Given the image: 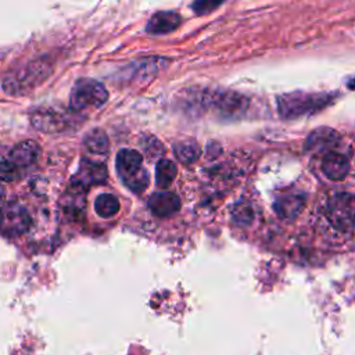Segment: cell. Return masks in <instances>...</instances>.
Wrapping results in <instances>:
<instances>
[{
    "label": "cell",
    "mask_w": 355,
    "mask_h": 355,
    "mask_svg": "<svg viewBox=\"0 0 355 355\" xmlns=\"http://www.w3.org/2000/svg\"><path fill=\"white\" fill-rule=\"evenodd\" d=\"M338 141V135L330 128H319L313 130L308 140H306V148H326L331 147Z\"/></svg>",
    "instance_id": "9a60e30c"
},
{
    "label": "cell",
    "mask_w": 355,
    "mask_h": 355,
    "mask_svg": "<svg viewBox=\"0 0 355 355\" xmlns=\"http://www.w3.org/2000/svg\"><path fill=\"white\" fill-rule=\"evenodd\" d=\"M225 0H194L191 8L197 15L209 14L216 10Z\"/></svg>",
    "instance_id": "7402d4cb"
},
{
    "label": "cell",
    "mask_w": 355,
    "mask_h": 355,
    "mask_svg": "<svg viewBox=\"0 0 355 355\" xmlns=\"http://www.w3.org/2000/svg\"><path fill=\"white\" fill-rule=\"evenodd\" d=\"M173 151L176 154V157L186 164H190L193 161H196L200 155V148L197 146L196 141L191 140H184V141H179L175 144Z\"/></svg>",
    "instance_id": "ffe728a7"
},
{
    "label": "cell",
    "mask_w": 355,
    "mask_h": 355,
    "mask_svg": "<svg viewBox=\"0 0 355 355\" xmlns=\"http://www.w3.org/2000/svg\"><path fill=\"white\" fill-rule=\"evenodd\" d=\"M49 73L50 67L46 62L35 61L8 75L3 82V87L10 94H21L37 86Z\"/></svg>",
    "instance_id": "277c9868"
},
{
    "label": "cell",
    "mask_w": 355,
    "mask_h": 355,
    "mask_svg": "<svg viewBox=\"0 0 355 355\" xmlns=\"http://www.w3.org/2000/svg\"><path fill=\"white\" fill-rule=\"evenodd\" d=\"M150 211L159 218H166L176 214L180 209V200L176 194L171 191L154 193L148 198Z\"/></svg>",
    "instance_id": "30bf717a"
},
{
    "label": "cell",
    "mask_w": 355,
    "mask_h": 355,
    "mask_svg": "<svg viewBox=\"0 0 355 355\" xmlns=\"http://www.w3.org/2000/svg\"><path fill=\"white\" fill-rule=\"evenodd\" d=\"M32 219L26 208L18 202H6L0 207V234L18 237L31 227Z\"/></svg>",
    "instance_id": "8992f818"
},
{
    "label": "cell",
    "mask_w": 355,
    "mask_h": 355,
    "mask_svg": "<svg viewBox=\"0 0 355 355\" xmlns=\"http://www.w3.org/2000/svg\"><path fill=\"white\" fill-rule=\"evenodd\" d=\"M10 154L14 164L21 171L28 166H32L37 161L40 154V147L33 140H24L15 144L12 148H10Z\"/></svg>",
    "instance_id": "7c38bea8"
},
{
    "label": "cell",
    "mask_w": 355,
    "mask_h": 355,
    "mask_svg": "<svg viewBox=\"0 0 355 355\" xmlns=\"http://www.w3.org/2000/svg\"><path fill=\"white\" fill-rule=\"evenodd\" d=\"M83 144L90 153L103 154L108 150V137L101 129H93L85 136Z\"/></svg>",
    "instance_id": "d6986e66"
},
{
    "label": "cell",
    "mask_w": 355,
    "mask_h": 355,
    "mask_svg": "<svg viewBox=\"0 0 355 355\" xmlns=\"http://www.w3.org/2000/svg\"><path fill=\"white\" fill-rule=\"evenodd\" d=\"M176 165L169 159H159L155 166V180L162 189H166L176 178Z\"/></svg>",
    "instance_id": "ac0fdd59"
},
{
    "label": "cell",
    "mask_w": 355,
    "mask_h": 355,
    "mask_svg": "<svg viewBox=\"0 0 355 355\" xmlns=\"http://www.w3.org/2000/svg\"><path fill=\"white\" fill-rule=\"evenodd\" d=\"M19 169L14 164L10 148L6 146H0V180L11 182L19 176Z\"/></svg>",
    "instance_id": "e0dca14e"
},
{
    "label": "cell",
    "mask_w": 355,
    "mask_h": 355,
    "mask_svg": "<svg viewBox=\"0 0 355 355\" xmlns=\"http://www.w3.org/2000/svg\"><path fill=\"white\" fill-rule=\"evenodd\" d=\"M348 87H349V89H352V90H355V78H354L352 80H349V82H348Z\"/></svg>",
    "instance_id": "cb8c5ba5"
},
{
    "label": "cell",
    "mask_w": 355,
    "mask_h": 355,
    "mask_svg": "<svg viewBox=\"0 0 355 355\" xmlns=\"http://www.w3.org/2000/svg\"><path fill=\"white\" fill-rule=\"evenodd\" d=\"M302 208H304V198L295 194L282 196L273 204L275 212L283 219L295 218L302 211Z\"/></svg>",
    "instance_id": "5bb4252c"
},
{
    "label": "cell",
    "mask_w": 355,
    "mask_h": 355,
    "mask_svg": "<svg viewBox=\"0 0 355 355\" xmlns=\"http://www.w3.org/2000/svg\"><path fill=\"white\" fill-rule=\"evenodd\" d=\"M32 125L43 132H58L65 128V116L53 108H37L31 115Z\"/></svg>",
    "instance_id": "9c48e42d"
},
{
    "label": "cell",
    "mask_w": 355,
    "mask_h": 355,
    "mask_svg": "<svg viewBox=\"0 0 355 355\" xmlns=\"http://www.w3.org/2000/svg\"><path fill=\"white\" fill-rule=\"evenodd\" d=\"M182 24V18L175 11L155 12L147 22L146 31L151 35H165L176 31Z\"/></svg>",
    "instance_id": "8fae6325"
},
{
    "label": "cell",
    "mask_w": 355,
    "mask_h": 355,
    "mask_svg": "<svg viewBox=\"0 0 355 355\" xmlns=\"http://www.w3.org/2000/svg\"><path fill=\"white\" fill-rule=\"evenodd\" d=\"M232 215H233V219L236 223L239 225H248L251 220H252V209L248 204H244V202H239L234 205L233 211H232Z\"/></svg>",
    "instance_id": "44dd1931"
},
{
    "label": "cell",
    "mask_w": 355,
    "mask_h": 355,
    "mask_svg": "<svg viewBox=\"0 0 355 355\" xmlns=\"http://www.w3.org/2000/svg\"><path fill=\"white\" fill-rule=\"evenodd\" d=\"M108 98V92L103 83L83 78L79 79L69 94V105L73 111H82L87 108H97L103 105Z\"/></svg>",
    "instance_id": "5b68a950"
},
{
    "label": "cell",
    "mask_w": 355,
    "mask_h": 355,
    "mask_svg": "<svg viewBox=\"0 0 355 355\" xmlns=\"http://www.w3.org/2000/svg\"><path fill=\"white\" fill-rule=\"evenodd\" d=\"M331 100L333 96L327 93L294 92L277 97V110L283 118H298L324 108Z\"/></svg>",
    "instance_id": "6da1fadb"
},
{
    "label": "cell",
    "mask_w": 355,
    "mask_h": 355,
    "mask_svg": "<svg viewBox=\"0 0 355 355\" xmlns=\"http://www.w3.org/2000/svg\"><path fill=\"white\" fill-rule=\"evenodd\" d=\"M141 164L143 157L136 150L123 148L116 154V172L123 184L135 193H141L148 183V175Z\"/></svg>",
    "instance_id": "3957f363"
},
{
    "label": "cell",
    "mask_w": 355,
    "mask_h": 355,
    "mask_svg": "<svg viewBox=\"0 0 355 355\" xmlns=\"http://www.w3.org/2000/svg\"><path fill=\"white\" fill-rule=\"evenodd\" d=\"M3 198H4V186L0 183V202Z\"/></svg>",
    "instance_id": "603a6c76"
},
{
    "label": "cell",
    "mask_w": 355,
    "mask_h": 355,
    "mask_svg": "<svg viewBox=\"0 0 355 355\" xmlns=\"http://www.w3.org/2000/svg\"><path fill=\"white\" fill-rule=\"evenodd\" d=\"M107 179V168L101 162L83 159L79 165L76 175L72 178V183L76 187L85 189L92 184H101Z\"/></svg>",
    "instance_id": "ba28073f"
},
{
    "label": "cell",
    "mask_w": 355,
    "mask_h": 355,
    "mask_svg": "<svg viewBox=\"0 0 355 355\" xmlns=\"http://www.w3.org/2000/svg\"><path fill=\"white\" fill-rule=\"evenodd\" d=\"M94 211L101 218H111L119 211V200L110 193H103L94 200Z\"/></svg>",
    "instance_id": "2e32d148"
},
{
    "label": "cell",
    "mask_w": 355,
    "mask_h": 355,
    "mask_svg": "<svg viewBox=\"0 0 355 355\" xmlns=\"http://www.w3.org/2000/svg\"><path fill=\"white\" fill-rule=\"evenodd\" d=\"M324 218L338 233L355 230V196L344 191L330 194L324 204Z\"/></svg>",
    "instance_id": "7a4b0ae2"
},
{
    "label": "cell",
    "mask_w": 355,
    "mask_h": 355,
    "mask_svg": "<svg viewBox=\"0 0 355 355\" xmlns=\"http://www.w3.org/2000/svg\"><path fill=\"white\" fill-rule=\"evenodd\" d=\"M204 100L225 115H239L247 108V98L232 90H211L205 92Z\"/></svg>",
    "instance_id": "52a82bcc"
},
{
    "label": "cell",
    "mask_w": 355,
    "mask_h": 355,
    "mask_svg": "<svg viewBox=\"0 0 355 355\" xmlns=\"http://www.w3.org/2000/svg\"><path fill=\"white\" fill-rule=\"evenodd\" d=\"M322 169H323V173L330 180L338 182V180H343L348 175L349 162L345 155L336 153V151H330L323 157Z\"/></svg>",
    "instance_id": "4fadbf2b"
}]
</instances>
